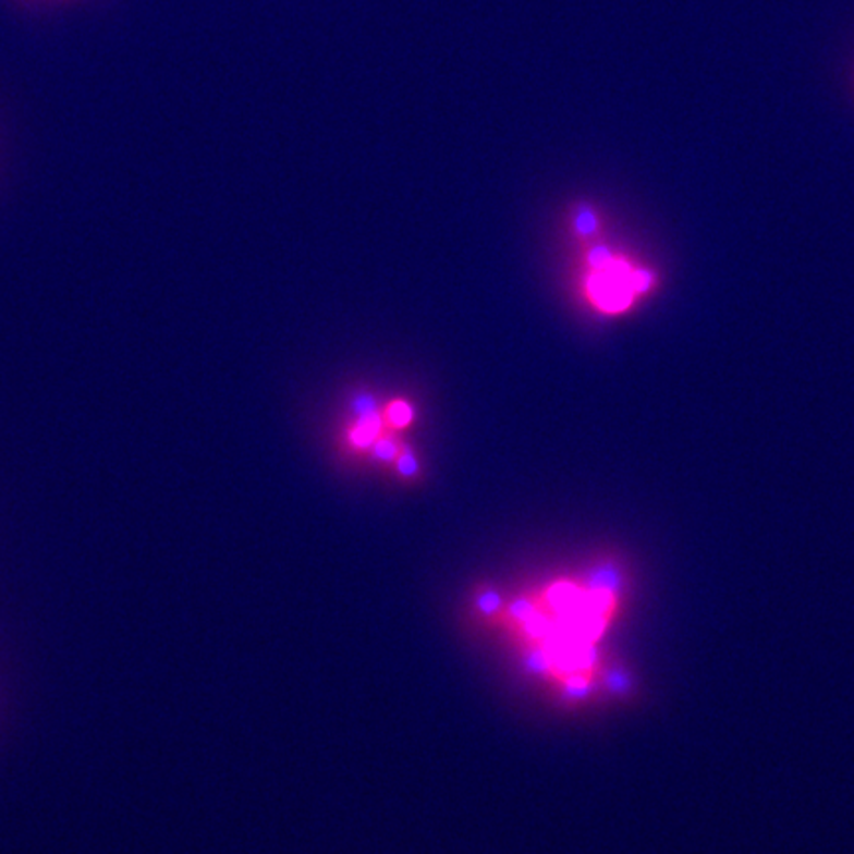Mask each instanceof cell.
I'll return each instance as SVG.
<instances>
[{"label": "cell", "instance_id": "8992f818", "mask_svg": "<svg viewBox=\"0 0 854 854\" xmlns=\"http://www.w3.org/2000/svg\"><path fill=\"white\" fill-rule=\"evenodd\" d=\"M395 453H398V448H395V443H392L390 439H380V441H376V455H378L380 460H394Z\"/></svg>", "mask_w": 854, "mask_h": 854}, {"label": "cell", "instance_id": "52a82bcc", "mask_svg": "<svg viewBox=\"0 0 854 854\" xmlns=\"http://www.w3.org/2000/svg\"><path fill=\"white\" fill-rule=\"evenodd\" d=\"M609 259H611V254H609L606 247H596V249L589 254V266L594 267V269H599V267L606 266Z\"/></svg>", "mask_w": 854, "mask_h": 854}, {"label": "cell", "instance_id": "5b68a950", "mask_svg": "<svg viewBox=\"0 0 854 854\" xmlns=\"http://www.w3.org/2000/svg\"><path fill=\"white\" fill-rule=\"evenodd\" d=\"M353 412L358 417L378 414V404L370 394L356 395L353 400Z\"/></svg>", "mask_w": 854, "mask_h": 854}, {"label": "cell", "instance_id": "3957f363", "mask_svg": "<svg viewBox=\"0 0 854 854\" xmlns=\"http://www.w3.org/2000/svg\"><path fill=\"white\" fill-rule=\"evenodd\" d=\"M576 228L577 232L582 235H591L596 232V228H598V218H596V213L591 212L589 208H580V212L576 216Z\"/></svg>", "mask_w": 854, "mask_h": 854}, {"label": "cell", "instance_id": "277c9868", "mask_svg": "<svg viewBox=\"0 0 854 854\" xmlns=\"http://www.w3.org/2000/svg\"><path fill=\"white\" fill-rule=\"evenodd\" d=\"M412 407L404 404V402H394L392 406L388 407V417L390 422L398 427H404L412 422Z\"/></svg>", "mask_w": 854, "mask_h": 854}, {"label": "cell", "instance_id": "7a4b0ae2", "mask_svg": "<svg viewBox=\"0 0 854 854\" xmlns=\"http://www.w3.org/2000/svg\"><path fill=\"white\" fill-rule=\"evenodd\" d=\"M380 427H382V422H380V416H378V414H374V416L358 417V422H356V426H354L353 434H351V439H353L354 446H358V448H366V446H370V443L376 441V438H378V434H380Z\"/></svg>", "mask_w": 854, "mask_h": 854}, {"label": "cell", "instance_id": "ba28073f", "mask_svg": "<svg viewBox=\"0 0 854 854\" xmlns=\"http://www.w3.org/2000/svg\"><path fill=\"white\" fill-rule=\"evenodd\" d=\"M398 469H400L402 475H414L417 471L416 457L410 455V453L402 455V457L398 460Z\"/></svg>", "mask_w": 854, "mask_h": 854}, {"label": "cell", "instance_id": "6da1fadb", "mask_svg": "<svg viewBox=\"0 0 854 854\" xmlns=\"http://www.w3.org/2000/svg\"><path fill=\"white\" fill-rule=\"evenodd\" d=\"M589 297L606 310H621L630 305L637 293L633 285V271L625 264L609 259L589 278Z\"/></svg>", "mask_w": 854, "mask_h": 854}]
</instances>
